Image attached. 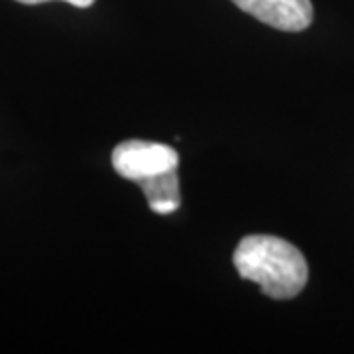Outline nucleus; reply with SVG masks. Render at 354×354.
I'll use <instances>...</instances> for the list:
<instances>
[{
    "label": "nucleus",
    "instance_id": "5",
    "mask_svg": "<svg viewBox=\"0 0 354 354\" xmlns=\"http://www.w3.org/2000/svg\"><path fill=\"white\" fill-rule=\"evenodd\" d=\"M64 2H69L71 6H77V8H88L95 0H64Z\"/></svg>",
    "mask_w": 354,
    "mask_h": 354
},
{
    "label": "nucleus",
    "instance_id": "4",
    "mask_svg": "<svg viewBox=\"0 0 354 354\" xmlns=\"http://www.w3.org/2000/svg\"><path fill=\"white\" fill-rule=\"evenodd\" d=\"M140 187L144 191V197L153 213L158 215H171L179 209V177L177 169L165 171L162 176L150 177L140 181Z\"/></svg>",
    "mask_w": 354,
    "mask_h": 354
},
{
    "label": "nucleus",
    "instance_id": "1",
    "mask_svg": "<svg viewBox=\"0 0 354 354\" xmlns=\"http://www.w3.org/2000/svg\"><path fill=\"white\" fill-rule=\"evenodd\" d=\"M241 278L260 286L272 299H293L309 279L307 260L297 246L272 234L244 236L234 250Z\"/></svg>",
    "mask_w": 354,
    "mask_h": 354
},
{
    "label": "nucleus",
    "instance_id": "2",
    "mask_svg": "<svg viewBox=\"0 0 354 354\" xmlns=\"http://www.w3.org/2000/svg\"><path fill=\"white\" fill-rule=\"evenodd\" d=\"M177 165L179 156L176 150L160 142L124 140L113 150V167L116 174L136 183L177 169Z\"/></svg>",
    "mask_w": 354,
    "mask_h": 354
},
{
    "label": "nucleus",
    "instance_id": "3",
    "mask_svg": "<svg viewBox=\"0 0 354 354\" xmlns=\"http://www.w3.org/2000/svg\"><path fill=\"white\" fill-rule=\"evenodd\" d=\"M241 10L281 32H301L313 22L311 0H232Z\"/></svg>",
    "mask_w": 354,
    "mask_h": 354
},
{
    "label": "nucleus",
    "instance_id": "6",
    "mask_svg": "<svg viewBox=\"0 0 354 354\" xmlns=\"http://www.w3.org/2000/svg\"><path fill=\"white\" fill-rule=\"evenodd\" d=\"M20 4H28V6H36V4H44V2H50V0H16Z\"/></svg>",
    "mask_w": 354,
    "mask_h": 354
}]
</instances>
